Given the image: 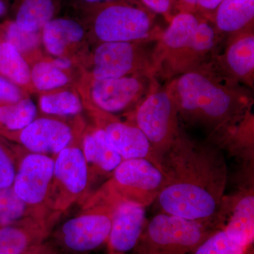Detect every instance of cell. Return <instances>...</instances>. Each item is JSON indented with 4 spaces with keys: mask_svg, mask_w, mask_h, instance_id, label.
I'll return each mask as SVG.
<instances>
[{
    "mask_svg": "<svg viewBox=\"0 0 254 254\" xmlns=\"http://www.w3.org/2000/svg\"><path fill=\"white\" fill-rule=\"evenodd\" d=\"M254 114L252 108L235 123L210 136V143L224 146L246 160L254 158Z\"/></svg>",
    "mask_w": 254,
    "mask_h": 254,
    "instance_id": "7402d4cb",
    "label": "cell"
},
{
    "mask_svg": "<svg viewBox=\"0 0 254 254\" xmlns=\"http://www.w3.org/2000/svg\"><path fill=\"white\" fill-rule=\"evenodd\" d=\"M14 20L18 26L40 32L60 10L59 0H14Z\"/></svg>",
    "mask_w": 254,
    "mask_h": 254,
    "instance_id": "603a6c76",
    "label": "cell"
},
{
    "mask_svg": "<svg viewBox=\"0 0 254 254\" xmlns=\"http://www.w3.org/2000/svg\"><path fill=\"white\" fill-rule=\"evenodd\" d=\"M41 34L47 51L57 58L64 56L70 46L83 41L86 36V28L78 20L55 17L42 28Z\"/></svg>",
    "mask_w": 254,
    "mask_h": 254,
    "instance_id": "ffe728a7",
    "label": "cell"
},
{
    "mask_svg": "<svg viewBox=\"0 0 254 254\" xmlns=\"http://www.w3.org/2000/svg\"><path fill=\"white\" fill-rule=\"evenodd\" d=\"M193 254H254V246H244L232 240L220 228L213 232Z\"/></svg>",
    "mask_w": 254,
    "mask_h": 254,
    "instance_id": "83f0119b",
    "label": "cell"
},
{
    "mask_svg": "<svg viewBox=\"0 0 254 254\" xmlns=\"http://www.w3.org/2000/svg\"><path fill=\"white\" fill-rule=\"evenodd\" d=\"M50 61L55 66L65 71L69 70L73 64L71 59H69V58H67L66 56L57 57L55 59L50 60Z\"/></svg>",
    "mask_w": 254,
    "mask_h": 254,
    "instance_id": "e575fe53",
    "label": "cell"
},
{
    "mask_svg": "<svg viewBox=\"0 0 254 254\" xmlns=\"http://www.w3.org/2000/svg\"><path fill=\"white\" fill-rule=\"evenodd\" d=\"M63 216L60 213L47 218L28 216L0 227V254H23L46 242Z\"/></svg>",
    "mask_w": 254,
    "mask_h": 254,
    "instance_id": "e0dca14e",
    "label": "cell"
},
{
    "mask_svg": "<svg viewBox=\"0 0 254 254\" xmlns=\"http://www.w3.org/2000/svg\"><path fill=\"white\" fill-rule=\"evenodd\" d=\"M95 126L99 127L106 133L112 144L124 160L143 158L154 164L162 171L151 145L141 130L133 124L123 121L117 115L95 108L83 101Z\"/></svg>",
    "mask_w": 254,
    "mask_h": 254,
    "instance_id": "5bb4252c",
    "label": "cell"
},
{
    "mask_svg": "<svg viewBox=\"0 0 254 254\" xmlns=\"http://www.w3.org/2000/svg\"><path fill=\"white\" fill-rule=\"evenodd\" d=\"M154 42H108L98 43L88 62L85 76L93 79H110L132 75L155 76Z\"/></svg>",
    "mask_w": 254,
    "mask_h": 254,
    "instance_id": "9c48e42d",
    "label": "cell"
},
{
    "mask_svg": "<svg viewBox=\"0 0 254 254\" xmlns=\"http://www.w3.org/2000/svg\"><path fill=\"white\" fill-rule=\"evenodd\" d=\"M41 39V31H26L18 26L14 21L6 25V42L15 47L23 56L35 51L39 46Z\"/></svg>",
    "mask_w": 254,
    "mask_h": 254,
    "instance_id": "4dcf8cb0",
    "label": "cell"
},
{
    "mask_svg": "<svg viewBox=\"0 0 254 254\" xmlns=\"http://www.w3.org/2000/svg\"><path fill=\"white\" fill-rule=\"evenodd\" d=\"M73 216L58 223L48 239L60 254H90L107 245L117 205L88 198Z\"/></svg>",
    "mask_w": 254,
    "mask_h": 254,
    "instance_id": "8992f818",
    "label": "cell"
},
{
    "mask_svg": "<svg viewBox=\"0 0 254 254\" xmlns=\"http://www.w3.org/2000/svg\"><path fill=\"white\" fill-rule=\"evenodd\" d=\"M82 22L98 43L108 42L156 41L162 31L155 27L149 10L131 0H118L97 5H78Z\"/></svg>",
    "mask_w": 254,
    "mask_h": 254,
    "instance_id": "277c9868",
    "label": "cell"
},
{
    "mask_svg": "<svg viewBox=\"0 0 254 254\" xmlns=\"http://www.w3.org/2000/svg\"><path fill=\"white\" fill-rule=\"evenodd\" d=\"M221 220L196 221L161 213L147 222L132 254H187L213 232L222 228Z\"/></svg>",
    "mask_w": 254,
    "mask_h": 254,
    "instance_id": "5b68a950",
    "label": "cell"
},
{
    "mask_svg": "<svg viewBox=\"0 0 254 254\" xmlns=\"http://www.w3.org/2000/svg\"><path fill=\"white\" fill-rule=\"evenodd\" d=\"M32 86L35 91L48 92L65 87L70 82L66 71L55 66L50 60L37 62L31 67Z\"/></svg>",
    "mask_w": 254,
    "mask_h": 254,
    "instance_id": "4316f807",
    "label": "cell"
},
{
    "mask_svg": "<svg viewBox=\"0 0 254 254\" xmlns=\"http://www.w3.org/2000/svg\"><path fill=\"white\" fill-rule=\"evenodd\" d=\"M26 97L23 88L0 74V105L17 103Z\"/></svg>",
    "mask_w": 254,
    "mask_h": 254,
    "instance_id": "1f68e13d",
    "label": "cell"
},
{
    "mask_svg": "<svg viewBox=\"0 0 254 254\" xmlns=\"http://www.w3.org/2000/svg\"><path fill=\"white\" fill-rule=\"evenodd\" d=\"M158 85L156 78L150 75L102 80L93 79L84 75L80 94L83 101L116 115L131 112Z\"/></svg>",
    "mask_w": 254,
    "mask_h": 254,
    "instance_id": "8fae6325",
    "label": "cell"
},
{
    "mask_svg": "<svg viewBox=\"0 0 254 254\" xmlns=\"http://www.w3.org/2000/svg\"><path fill=\"white\" fill-rule=\"evenodd\" d=\"M145 208L129 202L117 205L107 242L108 254H127L133 251L148 222Z\"/></svg>",
    "mask_w": 254,
    "mask_h": 254,
    "instance_id": "d6986e66",
    "label": "cell"
},
{
    "mask_svg": "<svg viewBox=\"0 0 254 254\" xmlns=\"http://www.w3.org/2000/svg\"><path fill=\"white\" fill-rule=\"evenodd\" d=\"M226 39L223 53H216L210 66L227 81L254 89V28L232 35Z\"/></svg>",
    "mask_w": 254,
    "mask_h": 254,
    "instance_id": "9a60e30c",
    "label": "cell"
},
{
    "mask_svg": "<svg viewBox=\"0 0 254 254\" xmlns=\"http://www.w3.org/2000/svg\"><path fill=\"white\" fill-rule=\"evenodd\" d=\"M0 74L23 90H33L29 64L16 48L6 41L0 43Z\"/></svg>",
    "mask_w": 254,
    "mask_h": 254,
    "instance_id": "d4e9b609",
    "label": "cell"
},
{
    "mask_svg": "<svg viewBox=\"0 0 254 254\" xmlns=\"http://www.w3.org/2000/svg\"><path fill=\"white\" fill-rule=\"evenodd\" d=\"M77 5H97L104 4V3L111 2V1H118V0H76Z\"/></svg>",
    "mask_w": 254,
    "mask_h": 254,
    "instance_id": "d590c367",
    "label": "cell"
},
{
    "mask_svg": "<svg viewBox=\"0 0 254 254\" xmlns=\"http://www.w3.org/2000/svg\"><path fill=\"white\" fill-rule=\"evenodd\" d=\"M81 148L88 169V190L91 195L95 191V186L100 182L107 181L124 159L106 133L95 125L86 126L83 130Z\"/></svg>",
    "mask_w": 254,
    "mask_h": 254,
    "instance_id": "2e32d148",
    "label": "cell"
},
{
    "mask_svg": "<svg viewBox=\"0 0 254 254\" xmlns=\"http://www.w3.org/2000/svg\"><path fill=\"white\" fill-rule=\"evenodd\" d=\"M54 166L55 157L25 149L18 160L12 187L27 206L29 216L47 218L58 213L50 210L48 203Z\"/></svg>",
    "mask_w": 254,
    "mask_h": 254,
    "instance_id": "4fadbf2b",
    "label": "cell"
},
{
    "mask_svg": "<svg viewBox=\"0 0 254 254\" xmlns=\"http://www.w3.org/2000/svg\"><path fill=\"white\" fill-rule=\"evenodd\" d=\"M179 117L219 133L240 120L252 108L253 100L239 85L227 81L210 66L189 71L169 82Z\"/></svg>",
    "mask_w": 254,
    "mask_h": 254,
    "instance_id": "7a4b0ae2",
    "label": "cell"
},
{
    "mask_svg": "<svg viewBox=\"0 0 254 254\" xmlns=\"http://www.w3.org/2000/svg\"><path fill=\"white\" fill-rule=\"evenodd\" d=\"M164 183L163 172L149 160L128 159L89 197L115 205L129 202L145 208L154 203Z\"/></svg>",
    "mask_w": 254,
    "mask_h": 254,
    "instance_id": "52a82bcc",
    "label": "cell"
},
{
    "mask_svg": "<svg viewBox=\"0 0 254 254\" xmlns=\"http://www.w3.org/2000/svg\"><path fill=\"white\" fill-rule=\"evenodd\" d=\"M24 148H13L0 139V189L11 187L14 183L18 160Z\"/></svg>",
    "mask_w": 254,
    "mask_h": 254,
    "instance_id": "f546056e",
    "label": "cell"
},
{
    "mask_svg": "<svg viewBox=\"0 0 254 254\" xmlns=\"http://www.w3.org/2000/svg\"><path fill=\"white\" fill-rule=\"evenodd\" d=\"M37 115L36 105L28 97L17 103L0 105V131L23 129L37 118Z\"/></svg>",
    "mask_w": 254,
    "mask_h": 254,
    "instance_id": "484cf974",
    "label": "cell"
},
{
    "mask_svg": "<svg viewBox=\"0 0 254 254\" xmlns=\"http://www.w3.org/2000/svg\"><path fill=\"white\" fill-rule=\"evenodd\" d=\"M82 133L55 157L48 201L53 213L64 215L73 205H81L89 197L88 169L81 148Z\"/></svg>",
    "mask_w": 254,
    "mask_h": 254,
    "instance_id": "30bf717a",
    "label": "cell"
},
{
    "mask_svg": "<svg viewBox=\"0 0 254 254\" xmlns=\"http://www.w3.org/2000/svg\"><path fill=\"white\" fill-rule=\"evenodd\" d=\"M165 183L157 200L162 213L196 221L221 220L227 169L220 148L180 133L161 160Z\"/></svg>",
    "mask_w": 254,
    "mask_h": 254,
    "instance_id": "6da1fadb",
    "label": "cell"
},
{
    "mask_svg": "<svg viewBox=\"0 0 254 254\" xmlns=\"http://www.w3.org/2000/svg\"><path fill=\"white\" fill-rule=\"evenodd\" d=\"M224 39L214 25L190 11L174 16L153 48L155 77L172 80L206 66Z\"/></svg>",
    "mask_w": 254,
    "mask_h": 254,
    "instance_id": "3957f363",
    "label": "cell"
},
{
    "mask_svg": "<svg viewBox=\"0 0 254 254\" xmlns=\"http://www.w3.org/2000/svg\"><path fill=\"white\" fill-rule=\"evenodd\" d=\"M183 4L197 8L203 12H214L222 0H181Z\"/></svg>",
    "mask_w": 254,
    "mask_h": 254,
    "instance_id": "836d02e7",
    "label": "cell"
},
{
    "mask_svg": "<svg viewBox=\"0 0 254 254\" xmlns=\"http://www.w3.org/2000/svg\"><path fill=\"white\" fill-rule=\"evenodd\" d=\"M126 121L138 127L148 140L157 160H161L180 133L178 108L170 85L150 92L130 113ZM162 168V167H161Z\"/></svg>",
    "mask_w": 254,
    "mask_h": 254,
    "instance_id": "ba28073f",
    "label": "cell"
},
{
    "mask_svg": "<svg viewBox=\"0 0 254 254\" xmlns=\"http://www.w3.org/2000/svg\"><path fill=\"white\" fill-rule=\"evenodd\" d=\"M219 213L224 219L222 229L230 239L242 245L254 246V187L224 197Z\"/></svg>",
    "mask_w": 254,
    "mask_h": 254,
    "instance_id": "ac0fdd59",
    "label": "cell"
},
{
    "mask_svg": "<svg viewBox=\"0 0 254 254\" xmlns=\"http://www.w3.org/2000/svg\"><path fill=\"white\" fill-rule=\"evenodd\" d=\"M62 88L41 94L38 102L40 110L50 116L63 118L78 117L84 109L81 97L71 90Z\"/></svg>",
    "mask_w": 254,
    "mask_h": 254,
    "instance_id": "cb8c5ba5",
    "label": "cell"
},
{
    "mask_svg": "<svg viewBox=\"0 0 254 254\" xmlns=\"http://www.w3.org/2000/svg\"><path fill=\"white\" fill-rule=\"evenodd\" d=\"M86 127L79 117L69 120L46 115L37 117L19 131H0V136L28 152L55 157L81 134Z\"/></svg>",
    "mask_w": 254,
    "mask_h": 254,
    "instance_id": "7c38bea8",
    "label": "cell"
},
{
    "mask_svg": "<svg viewBox=\"0 0 254 254\" xmlns=\"http://www.w3.org/2000/svg\"><path fill=\"white\" fill-rule=\"evenodd\" d=\"M6 11V6L3 0H0V16H4Z\"/></svg>",
    "mask_w": 254,
    "mask_h": 254,
    "instance_id": "8d00e7d4",
    "label": "cell"
},
{
    "mask_svg": "<svg viewBox=\"0 0 254 254\" xmlns=\"http://www.w3.org/2000/svg\"><path fill=\"white\" fill-rule=\"evenodd\" d=\"M28 216L27 206L16 194L13 187L0 189V227Z\"/></svg>",
    "mask_w": 254,
    "mask_h": 254,
    "instance_id": "f1b7e54d",
    "label": "cell"
},
{
    "mask_svg": "<svg viewBox=\"0 0 254 254\" xmlns=\"http://www.w3.org/2000/svg\"><path fill=\"white\" fill-rule=\"evenodd\" d=\"M254 18V0H222L215 10L213 21L224 38L253 28Z\"/></svg>",
    "mask_w": 254,
    "mask_h": 254,
    "instance_id": "44dd1931",
    "label": "cell"
},
{
    "mask_svg": "<svg viewBox=\"0 0 254 254\" xmlns=\"http://www.w3.org/2000/svg\"><path fill=\"white\" fill-rule=\"evenodd\" d=\"M147 9L155 14L168 16L173 5V0H140Z\"/></svg>",
    "mask_w": 254,
    "mask_h": 254,
    "instance_id": "d6a6232c",
    "label": "cell"
}]
</instances>
